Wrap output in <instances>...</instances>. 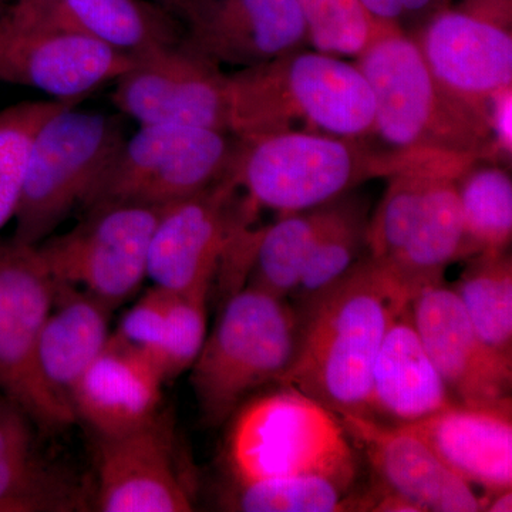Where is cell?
Wrapping results in <instances>:
<instances>
[{"label":"cell","instance_id":"cell-1","mask_svg":"<svg viewBox=\"0 0 512 512\" xmlns=\"http://www.w3.org/2000/svg\"><path fill=\"white\" fill-rule=\"evenodd\" d=\"M412 295L369 254L348 274L298 309L295 355L284 386L332 410L367 416L373 366L397 313Z\"/></svg>","mask_w":512,"mask_h":512},{"label":"cell","instance_id":"cell-2","mask_svg":"<svg viewBox=\"0 0 512 512\" xmlns=\"http://www.w3.org/2000/svg\"><path fill=\"white\" fill-rule=\"evenodd\" d=\"M229 133L237 138L313 133L363 138L375 99L356 63L296 49L228 74Z\"/></svg>","mask_w":512,"mask_h":512},{"label":"cell","instance_id":"cell-3","mask_svg":"<svg viewBox=\"0 0 512 512\" xmlns=\"http://www.w3.org/2000/svg\"><path fill=\"white\" fill-rule=\"evenodd\" d=\"M356 66L375 99L363 137L370 146L409 158L491 161L490 127L440 86L410 33L382 25Z\"/></svg>","mask_w":512,"mask_h":512},{"label":"cell","instance_id":"cell-4","mask_svg":"<svg viewBox=\"0 0 512 512\" xmlns=\"http://www.w3.org/2000/svg\"><path fill=\"white\" fill-rule=\"evenodd\" d=\"M222 444L224 484L286 477H322L355 488L359 463L353 439L332 410L279 384L254 394L229 417Z\"/></svg>","mask_w":512,"mask_h":512},{"label":"cell","instance_id":"cell-5","mask_svg":"<svg viewBox=\"0 0 512 512\" xmlns=\"http://www.w3.org/2000/svg\"><path fill=\"white\" fill-rule=\"evenodd\" d=\"M404 167L403 157L376 150L363 138L282 133L237 138L229 175L256 208L286 215L328 204Z\"/></svg>","mask_w":512,"mask_h":512},{"label":"cell","instance_id":"cell-6","mask_svg":"<svg viewBox=\"0 0 512 512\" xmlns=\"http://www.w3.org/2000/svg\"><path fill=\"white\" fill-rule=\"evenodd\" d=\"M289 299L248 285L231 293L191 367V384L207 426L218 427L245 400L281 382L291 366L299 318Z\"/></svg>","mask_w":512,"mask_h":512},{"label":"cell","instance_id":"cell-7","mask_svg":"<svg viewBox=\"0 0 512 512\" xmlns=\"http://www.w3.org/2000/svg\"><path fill=\"white\" fill-rule=\"evenodd\" d=\"M123 121L70 106L37 131L18 210L13 242L36 247L83 205L126 140Z\"/></svg>","mask_w":512,"mask_h":512},{"label":"cell","instance_id":"cell-8","mask_svg":"<svg viewBox=\"0 0 512 512\" xmlns=\"http://www.w3.org/2000/svg\"><path fill=\"white\" fill-rule=\"evenodd\" d=\"M56 281L36 247H0V389L33 424L62 430L74 412L49 389L39 366L40 333L55 299Z\"/></svg>","mask_w":512,"mask_h":512},{"label":"cell","instance_id":"cell-9","mask_svg":"<svg viewBox=\"0 0 512 512\" xmlns=\"http://www.w3.org/2000/svg\"><path fill=\"white\" fill-rule=\"evenodd\" d=\"M164 207L119 202L92 208L72 231L36 245L37 254L56 282L116 309L147 278L148 248Z\"/></svg>","mask_w":512,"mask_h":512},{"label":"cell","instance_id":"cell-10","mask_svg":"<svg viewBox=\"0 0 512 512\" xmlns=\"http://www.w3.org/2000/svg\"><path fill=\"white\" fill-rule=\"evenodd\" d=\"M255 211L229 174L207 190L165 205L148 248L147 278L170 291L211 289L251 231Z\"/></svg>","mask_w":512,"mask_h":512},{"label":"cell","instance_id":"cell-11","mask_svg":"<svg viewBox=\"0 0 512 512\" xmlns=\"http://www.w3.org/2000/svg\"><path fill=\"white\" fill-rule=\"evenodd\" d=\"M114 84V106L140 126L229 133L228 74L184 39L138 57L136 66Z\"/></svg>","mask_w":512,"mask_h":512},{"label":"cell","instance_id":"cell-12","mask_svg":"<svg viewBox=\"0 0 512 512\" xmlns=\"http://www.w3.org/2000/svg\"><path fill=\"white\" fill-rule=\"evenodd\" d=\"M137 60L89 37L0 10V83L30 87L50 99L84 100L116 82Z\"/></svg>","mask_w":512,"mask_h":512},{"label":"cell","instance_id":"cell-13","mask_svg":"<svg viewBox=\"0 0 512 512\" xmlns=\"http://www.w3.org/2000/svg\"><path fill=\"white\" fill-rule=\"evenodd\" d=\"M410 35L440 86L488 124L495 94L512 86L511 23L448 5Z\"/></svg>","mask_w":512,"mask_h":512},{"label":"cell","instance_id":"cell-14","mask_svg":"<svg viewBox=\"0 0 512 512\" xmlns=\"http://www.w3.org/2000/svg\"><path fill=\"white\" fill-rule=\"evenodd\" d=\"M96 467L97 511L194 510L170 414L161 412L127 433L97 437Z\"/></svg>","mask_w":512,"mask_h":512},{"label":"cell","instance_id":"cell-15","mask_svg":"<svg viewBox=\"0 0 512 512\" xmlns=\"http://www.w3.org/2000/svg\"><path fill=\"white\" fill-rule=\"evenodd\" d=\"M414 326L431 362L458 403L485 406L511 400L512 357L478 336L453 288L443 282L410 299Z\"/></svg>","mask_w":512,"mask_h":512},{"label":"cell","instance_id":"cell-16","mask_svg":"<svg viewBox=\"0 0 512 512\" xmlns=\"http://www.w3.org/2000/svg\"><path fill=\"white\" fill-rule=\"evenodd\" d=\"M184 42L220 66H256L301 49L306 29L296 0H200Z\"/></svg>","mask_w":512,"mask_h":512},{"label":"cell","instance_id":"cell-17","mask_svg":"<svg viewBox=\"0 0 512 512\" xmlns=\"http://www.w3.org/2000/svg\"><path fill=\"white\" fill-rule=\"evenodd\" d=\"M353 441L365 450L379 483L409 498L421 511H484V500L473 487L410 431L369 416L342 414Z\"/></svg>","mask_w":512,"mask_h":512},{"label":"cell","instance_id":"cell-18","mask_svg":"<svg viewBox=\"0 0 512 512\" xmlns=\"http://www.w3.org/2000/svg\"><path fill=\"white\" fill-rule=\"evenodd\" d=\"M410 431L451 471L488 495L512 488V402L454 403L410 423ZM487 497V495H485Z\"/></svg>","mask_w":512,"mask_h":512},{"label":"cell","instance_id":"cell-19","mask_svg":"<svg viewBox=\"0 0 512 512\" xmlns=\"http://www.w3.org/2000/svg\"><path fill=\"white\" fill-rule=\"evenodd\" d=\"M19 18L86 36L141 57L184 39L185 28L173 12L154 0H13Z\"/></svg>","mask_w":512,"mask_h":512},{"label":"cell","instance_id":"cell-20","mask_svg":"<svg viewBox=\"0 0 512 512\" xmlns=\"http://www.w3.org/2000/svg\"><path fill=\"white\" fill-rule=\"evenodd\" d=\"M164 376L146 356L111 333L76 384L72 407L96 437L138 429L163 412Z\"/></svg>","mask_w":512,"mask_h":512},{"label":"cell","instance_id":"cell-21","mask_svg":"<svg viewBox=\"0 0 512 512\" xmlns=\"http://www.w3.org/2000/svg\"><path fill=\"white\" fill-rule=\"evenodd\" d=\"M458 403L424 349L410 302L390 323L373 366L367 416L404 424Z\"/></svg>","mask_w":512,"mask_h":512},{"label":"cell","instance_id":"cell-22","mask_svg":"<svg viewBox=\"0 0 512 512\" xmlns=\"http://www.w3.org/2000/svg\"><path fill=\"white\" fill-rule=\"evenodd\" d=\"M210 291L178 292L153 286L128 309L114 333L146 356L170 382L191 369L204 346Z\"/></svg>","mask_w":512,"mask_h":512},{"label":"cell","instance_id":"cell-23","mask_svg":"<svg viewBox=\"0 0 512 512\" xmlns=\"http://www.w3.org/2000/svg\"><path fill=\"white\" fill-rule=\"evenodd\" d=\"M114 309L76 286L56 282L55 299L39 342L43 379L57 399L72 407V393L110 338Z\"/></svg>","mask_w":512,"mask_h":512},{"label":"cell","instance_id":"cell-24","mask_svg":"<svg viewBox=\"0 0 512 512\" xmlns=\"http://www.w3.org/2000/svg\"><path fill=\"white\" fill-rule=\"evenodd\" d=\"M32 423L15 403L0 400V512L83 510L82 487L43 458Z\"/></svg>","mask_w":512,"mask_h":512},{"label":"cell","instance_id":"cell-25","mask_svg":"<svg viewBox=\"0 0 512 512\" xmlns=\"http://www.w3.org/2000/svg\"><path fill=\"white\" fill-rule=\"evenodd\" d=\"M466 168H444L431 175L412 237L393 264H383L412 298L420 289L443 282L448 265L467 258L457 188V178Z\"/></svg>","mask_w":512,"mask_h":512},{"label":"cell","instance_id":"cell-26","mask_svg":"<svg viewBox=\"0 0 512 512\" xmlns=\"http://www.w3.org/2000/svg\"><path fill=\"white\" fill-rule=\"evenodd\" d=\"M369 208L352 192L325 205L322 225L298 288L292 293L295 309L303 308L325 292L363 258L367 249Z\"/></svg>","mask_w":512,"mask_h":512},{"label":"cell","instance_id":"cell-27","mask_svg":"<svg viewBox=\"0 0 512 512\" xmlns=\"http://www.w3.org/2000/svg\"><path fill=\"white\" fill-rule=\"evenodd\" d=\"M467 258L507 252L512 238V180L503 164L477 160L457 178Z\"/></svg>","mask_w":512,"mask_h":512},{"label":"cell","instance_id":"cell-28","mask_svg":"<svg viewBox=\"0 0 512 512\" xmlns=\"http://www.w3.org/2000/svg\"><path fill=\"white\" fill-rule=\"evenodd\" d=\"M325 205L281 215L274 225L262 229L249 268V285L278 298H291L318 237Z\"/></svg>","mask_w":512,"mask_h":512},{"label":"cell","instance_id":"cell-29","mask_svg":"<svg viewBox=\"0 0 512 512\" xmlns=\"http://www.w3.org/2000/svg\"><path fill=\"white\" fill-rule=\"evenodd\" d=\"M474 161L477 160L437 158L390 175L382 201L369 220L367 254L384 265L393 264L412 237L431 175L444 168L468 167Z\"/></svg>","mask_w":512,"mask_h":512},{"label":"cell","instance_id":"cell-30","mask_svg":"<svg viewBox=\"0 0 512 512\" xmlns=\"http://www.w3.org/2000/svg\"><path fill=\"white\" fill-rule=\"evenodd\" d=\"M454 292L478 336L512 357V259L508 252L470 258Z\"/></svg>","mask_w":512,"mask_h":512},{"label":"cell","instance_id":"cell-31","mask_svg":"<svg viewBox=\"0 0 512 512\" xmlns=\"http://www.w3.org/2000/svg\"><path fill=\"white\" fill-rule=\"evenodd\" d=\"M220 504L241 512L356 511V495L328 478L286 477L224 484Z\"/></svg>","mask_w":512,"mask_h":512},{"label":"cell","instance_id":"cell-32","mask_svg":"<svg viewBox=\"0 0 512 512\" xmlns=\"http://www.w3.org/2000/svg\"><path fill=\"white\" fill-rule=\"evenodd\" d=\"M80 103L83 100H29L0 110V229L15 218L37 131L59 111Z\"/></svg>","mask_w":512,"mask_h":512},{"label":"cell","instance_id":"cell-33","mask_svg":"<svg viewBox=\"0 0 512 512\" xmlns=\"http://www.w3.org/2000/svg\"><path fill=\"white\" fill-rule=\"evenodd\" d=\"M313 50L336 57H359L382 23L370 16L362 0H296Z\"/></svg>","mask_w":512,"mask_h":512},{"label":"cell","instance_id":"cell-34","mask_svg":"<svg viewBox=\"0 0 512 512\" xmlns=\"http://www.w3.org/2000/svg\"><path fill=\"white\" fill-rule=\"evenodd\" d=\"M362 3L376 22L413 33L434 13L450 5V0H362Z\"/></svg>","mask_w":512,"mask_h":512},{"label":"cell","instance_id":"cell-35","mask_svg":"<svg viewBox=\"0 0 512 512\" xmlns=\"http://www.w3.org/2000/svg\"><path fill=\"white\" fill-rule=\"evenodd\" d=\"M512 86L500 90L490 104L488 126L491 134V161L511 163L512 156Z\"/></svg>","mask_w":512,"mask_h":512},{"label":"cell","instance_id":"cell-36","mask_svg":"<svg viewBox=\"0 0 512 512\" xmlns=\"http://www.w3.org/2000/svg\"><path fill=\"white\" fill-rule=\"evenodd\" d=\"M461 8L511 23L512 0H461Z\"/></svg>","mask_w":512,"mask_h":512},{"label":"cell","instance_id":"cell-37","mask_svg":"<svg viewBox=\"0 0 512 512\" xmlns=\"http://www.w3.org/2000/svg\"><path fill=\"white\" fill-rule=\"evenodd\" d=\"M484 511L487 512H511L512 511V491H497V493L485 497Z\"/></svg>","mask_w":512,"mask_h":512},{"label":"cell","instance_id":"cell-38","mask_svg":"<svg viewBox=\"0 0 512 512\" xmlns=\"http://www.w3.org/2000/svg\"><path fill=\"white\" fill-rule=\"evenodd\" d=\"M200 0H163L165 8L173 12L181 22H187Z\"/></svg>","mask_w":512,"mask_h":512},{"label":"cell","instance_id":"cell-39","mask_svg":"<svg viewBox=\"0 0 512 512\" xmlns=\"http://www.w3.org/2000/svg\"><path fill=\"white\" fill-rule=\"evenodd\" d=\"M154 2L160 3V5H163V0H154ZM164 8H165V6H164Z\"/></svg>","mask_w":512,"mask_h":512},{"label":"cell","instance_id":"cell-40","mask_svg":"<svg viewBox=\"0 0 512 512\" xmlns=\"http://www.w3.org/2000/svg\"><path fill=\"white\" fill-rule=\"evenodd\" d=\"M2 2H5V0H0V10L5 9V8H3Z\"/></svg>","mask_w":512,"mask_h":512},{"label":"cell","instance_id":"cell-41","mask_svg":"<svg viewBox=\"0 0 512 512\" xmlns=\"http://www.w3.org/2000/svg\"><path fill=\"white\" fill-rule=\"evenodd\" d=\"M12 2H13V0H12Z\"/></svg>","mask_w":512,"mask_h":512}]
</instances>
